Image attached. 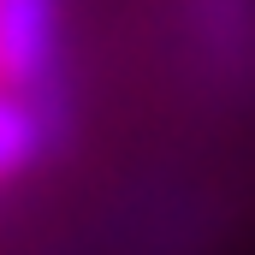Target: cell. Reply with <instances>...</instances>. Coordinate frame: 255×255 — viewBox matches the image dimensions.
I'll return each mask as SVG.
<instances>
[{
  "instance_id": "1",
  "label": "cell",
  "mask_w": 255,
  "mask_h": 255,
  "mask_svg": "<svg viewBox=\"0 0 255 255\" xmlns=\"http://www.w3.org/2000/svg\"><path fill=\"white\" fill-rule=\"evenodd\" d=\"M65 12L60 0H0V83L48 101L60 77Z\"/></svg>"
}]
</instances>
